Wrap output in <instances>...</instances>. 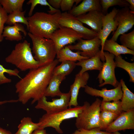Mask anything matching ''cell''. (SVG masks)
I'll return each instance as SVG.
<instances>
[{
	"label": "cell",
	"instance_id": "obj_35",
	"mask_svg": "<svg viewBox=\"0 0 134 134\" xmlns=\"http://www.w3.org/2000/svg\"><path fill=\"white\" fill-rule=\"evenodd\" d=\"M27 4L28 5L31 4V8L28 13L29 17L33 15L34 10L37 4L48 6L50 10L48 12L50 14H54L60 10L59 9H57L52 7L46 0H30L28 1Z\"/></svg>",
	"mask_w": 134,
	"mask_h": 134
},
{
	"label": "cell",
	"instance_id": "obj_28",
	"mask_svg": "<svg viewBox=\"0 0 134 134\" xmlns=\"http://www.w3.org/2000/svg\"><path fill=\"white\" fill-rule=\"evenodd\" d=\"M25 0H0V4L7 13L17 10L23 11Z\"/></svg>",
	"mask_w": 134,
	"mask_h": 134
},
{
	"label": "cell",
	"instance_id": "obj_24",
	"mask_svg": "<svg viewBox=\"0 0 134 134\" xmlns=\"http://www.w3.org/2000/svg\"><path fill=\"white\" fill-rule=\"evenodd\" d=\"M103 50L112 54L115 56L121 54H129L134 55V51L120 45L117 43L110 39H107L104 43Z\"/></svg>",
	"mask_w": 134,
	"mask_h": 134
},
{
	"label": "cell",
	"instance_id": "obj_18",
	"mask_svg": "<svg viewBox=\"0 0 134 134\" xmlns=\"http://www.w3.org/2000/svg\"><path fill=\"white\" fill-rule=\"evenodd\" d=\"M97 10L101 11L99 0H83L78 5L73 8L68 12L75 17L86 14L87 12Z\"/></svg>",
	"mask_w": 134,
	"mask_h": 134
},
{
	"label": "cell",
	"instance_id": "obj_34",
	"mask_svg": "<svg viewBox=\"0 0 134 134\" xmlns=\"http://www.w3.org/2000/svg\"><path fill=\"white\" fill-rule=\"evenodd\" d=\"M120 40L122 45L134 51V30L128 33L121 35Z\"/></svg>",
	"mask_w": 134,
	"mask_h": 134
},
{
	"label": "cell",
	"instance_id": "obj_12",
	"mask_svg": "<svg viewBox=\"0 0 134 134\" xmlns=\"http://www.w3.org/2000/svg\"><path fill=\"white\" fill-rule=\"evenodd\" d=\"M117 11V9L114 8L111 12L104 15L102 18V29L98 34L97 37L101 41L100 58L103 62L105 61L103 50L105 42L110 34L113 32V34L117 27V24L114 19Z\"/></svg>",
	"mask_w": 134,
	"mask_h": 134
},
{
	"label": "cell",
	"instance_id": "obj_10",
	"mask_svg": "<svg viewBox=\"0 0 134 134\" xmlns=\"http://www.w3.org/2000/svg\"><path fill=\"white\" fill-rule=\"evenodd\" d=\"M59 99H52L51 101L47 100L44 95L37 101L35 108L43 109L47 113H52L66 109L69 106L70 92L63 93Z\"/></svg>",
	"mask_w": 134,
	"mask_h": 134
},
{
	"label": "cell",
	"instance_id": "obj_30",
	"mask_svg": "<svg viewBox=\"0 0 134 134\" xmlns=\"http://www.w3.org/2000/svg\"><path fill=\"white\" fill-rule=\"evenodd\" d=\"M59 65L54 68L53 74L54 75H64L69 74L76 66L75 62L65 61L61 62Z\"/></svg>",
	"mask_w": 134,
	"mask_h": 134
},
{
	"label": "cell",
	"instance_id": "obj_11",
	"mask_svg": "<svg viewBox=\"0 0 134 134\" xmlns=\"http://www.w3.org/2000/svg\"><path fill=\"white\" fill-rule=\"evenodd\" d=\"M82 38V35L71 29L60 26L53 33L50 39L54 43L57 54L65 45Z\"/></svg>",
	"mask_w": 134,
	"mask_h": 134
},
{
	"label": "cell",
	"instance_id": "obj_42",
	"mask_svg": "<svg viewBox=\"0 0 134 134\" xmlns=\"http://www.w3.org/2000/svg\"><path fill=\"white\" fill-rule=\"evenodd\" d=\"M18 101V100H5L0 101V105L8 103L16 102Z\"/></svg>",
	"mask_w": 134,
	"mask_h": 134
},
{
	"label": "cell",
	"instance_id": "obj_32",
	"mask_svg": "<svg viewBox=\"0 0 134 134\" xmlns=\"http://www.w3.org/2000/svg\"><path fill=\"white\" fill-rule=\"evenodd\" d=\"M100 111L106 110L121 113L123 112L121 109L120 101H113L112 102L102 101L100 105Z\"/></svg>",
	"mask_w": 134,
	"mask_h": 134
},
{
	"label": "cell",
	"instance_id": "obj_17",
	"mask_svg": "<svg viewBox=\"0 0 134 134\" xmlns=\"http://www.w3.org/2000/svg\"><path fill=\"white\" fill-rule=\"evenodd\" d=\"M89 78V75L86 72L81 74L78 73L76 75L74 81L70 86V98L69 107L72 106H78L77 99L79 89L81 88H84L87 85Z\"/></svg>",
	"mask_w": 134,
	"mask_h": 134
},
{
	"label": "cell",
	"instance_id": "obj_4",
	"mask_svg": "<svg viewBox=\"0 0 134 134\" xmlns=\"http://www.w3.org/2000/svg\"><path fill=\"white\" fill-rule=\"evenodd\" d=\"M28 35L32 43V50L34 59L39 63L40 67L51 63L55 60L57 52L54 42L51 39H46L33 35Z\"/></svg>",
	"mask_w": 134,
	"mask_h": 134
},
{
	"label": "cell",
	"instance_id": "obj_7",
	"mask_svg": "<svg viewBox=\"0 0 134 134\" xmlns=\"http://www.w3.org/2000/svg\"><path fill=\"white\" fill-rule=\"evenodd\" d=\"M105 61L103 63L101 69L100 71L98 78L100 87L106 84H110L115 88L119 82L117 80L115 74L116 65L114 60L115 56L108 52H104Z\"/></svg>",
	"mask_w": 134,
	"mask_h": 134
},
{
	"label": "cell",
	"instance_id": "obj_14",
	"mask_svg": "<svg viewBox=\"0 0 134 134\" xmlns=\"http://www.w3.org/2000/svg\"><path fill=\"white\" fill-rule=\"evenodd\" d=\"M134 129V108L122 112L105 131L112 133L120 131Z\"/></svg>",
	"mask_w": 134,
	"mask_h": 134
},
{
	"label": "cell",
	"instance_id": "obj_9",
	"mask_svg": "<svg viewBox=\"0 0 134 134\" xmlns=\"http://www.w3.org/2000/svg\"><path fill=\"white\" fill-rule=\"evenodd\" d=\"M114 19L117 23L118 26L110 39L116 42L120 35L125 33L133 27L134 12L131 11L129 7L118 9Z\"/></svg>",
	"mask_w": 134,
	"mask_h": 134
},
{
	"label": "cell",
	"instance_id": "obj_44",
	"mask_svg": "<svg viewBox=\"0 0 134 134\" xmlns=\"http://www.w3.org/2000/svg\"><path fill=\"white\" fill-rule=\"evenodd\" d=\"M114 134H121L119 133L118 131H117L114 133H113Z\"/></svg>",
	"mask_w": 134,
	"mask_h": 134
},
{
	"label": "cell",
	"instance_id": "obj_36",
	"mask_svg": "<svg viewBox=\"0 0 134 134\" xmlns=\"http://www.w3.org/2000/svg\"><path fill=\"white\" fill-rule=\"evenodd\" d=\"M7 13L0 4V42L3 40L4 37L2 33L8 17Z\"/></svg>",
	"mask_w": 134,
	"mask_h": 134
},
{
	"label": "cell",
	"instance_id": "obj_19",
	"mask_svg": "<svg viewBox=\"0 0 134 134\" xmlns=\"http://www.w3.org/2000/svg\"><path fill=\"white\" fill-rule=\"evenodd\" d=\"M20 32L26 36L28 34L24 26L17 23L12 26L4 27L2 33V36L6 40L10 41H19L22 39V36Z\"/></svg>",
	"mask_w": 134,
	"mask_h": 134
},
{
	"label": "cell",
	"instance_id": "obj_13",
	"mask_svg": "<svg viewBox=\"0 0 134 134\" xmlns=\"http://www.w3.org/2000/svg\"><path fill=\"white\" fill-rule=\"evenodd\" d=\"M101 43V40L97 37L89 40L81 39L76 43L67 46L71 50L79 51L81 55L90 58L95 56L100 50Z\"/></svg>",
	"mask_w": 134,
	"mask_h": 134
},
{
	"label": "cell",
	"instance_id": "obj_23",
	"mask_svg": "<svg viewBox=\"0 0 134 134\" xmlns=\"http://www.w3.org/2000/svg\"><path fill=\"white\" fill-rule=\"evenodd\" d=\"M57 59L59 62L68 61L75 62L89 58L81 55L79 51L74 52L67 46L61 49L57 54Z\"/></svg>",
	"mask_w": 134,
	"mask_h": 134
},
{
	"label": "cell",
	"instance_id": "obj_22",
	"mask_svg": "<svg viewBox=\"0 0 134 134\" xmlns=\"http://www.w3.org/2000/svg\"><path fill=\"white\" fill-rule=\"evenodd\" d=\"M65 78V75H53L45 91L44 96L52 97H60L63 93L60 91L59 87Z\"/></svg>",
	"mask_w": 134,
	"mask_h": 134
},
{
	"label": "cell",
	"instance_id": "obj_25",
	"mask_svg": "<svg viewBox=\"0 0 134 134\" xmlns=\"http://www.w3.org/2000/svg\"><path fill=\"white\" fill-rule=\"evenodd\" d=\"M39 123L33 122L31 118L24 117L18 126L17 131L13 134H31L35 130L39 128Z\"/></svg>",
	"mask_w": 134,
	"mask_h": 134
},
{
	"label": "cell",
	"instance_id": "obj_39",
	"mask_svg": "<svg viewBox=\"0 0 134 134\" xmlns=\"http://www.w3.org/2000/svg\"><path fill=\"white\" fill-rule=\"evenodd\" d=\"M47 1L53 8L57 9H59L60 8L61 0H48Z\"/></svg>",
	"mask_w": 134,
	"mask_h": 134
},
{
	"label": "cell",
	"instance_id": "obj_15",
	"mask_svg": "<svg viewBox=\"0 0 134 134\" xmlns=\"http://www.w3.org/2000/svg\"><path fill=\"white\" fill-rule=\"evenodd\" d=\"M84 91L92 96L100 97L103 98L102 101H115L121 100L122 95V86L120 82L115 88L107 90L106 88L101 90L94 88L86 85L84 88Z\"/></svg>",
	"mask_w": 134,
	"mask_h": 134
},
{
	"label": "cell",
	"instance_id": "obj_33",
	"mask_svg": "<svg viewBox=\"0 0 134 134\" xmlns=\"http://www.w3.org/2000/svg\"><path fill=\"white\" fill-rule=\"evenodd\" d=\"M19 71L18 69H7L4 67L3 66L0 64V85L10 83L11 80L6 77L4 74L6 73L10 76H16L21 78L19 75Z\"/></svg>",
	"mask_w": 134,
	"mask_h": 134
},
{
	"label": "cell",
	"instance_id": "obj_5",
	"mask_svg": "<svg viewBox=\"0 0 134 134\" xmlns=\"http://www.w3.org/2000/svg\"><path fill=\"white\" fill-rule=\"evenodd\" d=\"M85 105L78 106L73 107H69L59 111L52 113H46L40 119L38 123L39 128L44 129L47 127L54 128L59 133L62 134L63 132L60 125L64 120L73 118H77L82 112Z\"/></svg>",
	"mask_w": 134,
	"mask_h": 134
},
{
	"label": "cell",
	"instance_id": "obj_27",
	"mask_svg": "<svg viewBox=\"0 0 134 134\" xmlns=\"http://www.w3.org/2000/svg\"><path fill=\"white\" fill-rule=\"evenodd\" d=\"M26 12V11L17 10L9 14L6 24L9 26H12L16 23H22L25 25L28 29V22L27 18L25 16Z\"/></svg>",
	"mask_w": 134,
	"mask_h": 134
},
{
	"label": "cell",
	"instance_id": "obj_38",
	"mask_svg": "<svg viewBox=\"0 0 134 134\" xmlns=\"http://www.w3.org/2000/svg\"><path fill=\"white\" fill-rule=\"evenodd\" d=\"M82 1L81 0H61L60 8L64 12L69 11L72 9L74 3L77 4Z\"/></svg>",
	"mask_w": 134,
	"mask_h": 134
},
{
	"label": "cell",
	"instance_id": "obj_2",
	"mask_svg": "<svg viewBox=\"0 0 134 134\" xmlns=\"http://www.w3.org/2000/svg\"><path fill=\"white\" fill-rule=\"evenodd\" d=\"M62 13L60 10L53 14L44 12H35L27 18V29L32 34L50 39L53 33L60 27L59 21Z\"/></svg>",
	"mask_w": 134,
	"mask_h": 134
},
{
	"label": "cell",
	"instance_id": "obj_3",
	"mask_svg": "<svg viewBox=\"0 0 134 134\" xmlns=\"http://www.w3.org/2000/svg\"><path fill=\"white\" fill-rule=\"evenodd\" d=\"M5 60L23 71L40 67L39 63L33 55L30 43L26 40L16 44Z\"/></svg>",
	"mask_w": 134,
	"mask_h": 134
},
{
	"label": "cell",
	"instance_id": "obj_1",
	"mask_svg": "<svg viewBox=\"0 0 134 134\" xmlns=\"http://www.w3.org/2000/svg\"><path fill=\"white\" fill-rule=\"evenodd\" d=\"M59 62L57 59H55L47 64L29 70L15 85L18 101L25 104L32 99L33 104L44 96L53 70Z\"/></svg>",
	"mask_w": 134,
	"mask_h": 134
},
{
	"label": "cell",
	"instance_id": "obj_43",
	"mask_svg": "<svg viewBox=\"0 0 134 134\" xmlns=\"http://www.w3.org/2000/svg\"><path fill=\"white\" fill-rule=\"evenodd\" d=\"M0 134H13L9 131L0 127Z\"/></svg>",
	"mask_w": 134,
	"mask_h": 134
},
{
	"label": "cell",
	"instance_id": "obj_20",
	"mask_svg": "<svg viewBox=\"0 0 134 134\" xmlns=\"http://www.w3.org/2000/svg\"><path fill=\"white\" fill-rule=\"evenodd\" d=\"M100 50L94 56L76 63V66H81L82 67L78 73L81 74L89 70H97L100 71L103 64L100 60Z\"/></svg>",
	"mask_w": 134,
	"mask_h": 134
},
{
	"label": "cell",
	"instance_id": "obj_40",
	"mask_svg": "<svg viewBox=\"0 0 134 134\" xmlns=\"http://www.w3.org/2000/svg\"><path fill=\"white\" fill-rule=\"evenodd\" d=\"M31 134H49L44 129L38 128L35 130Z\"/></svg>",
	"mask_w": 134,
	"mask_h": 134
},
{
	"label": "cell",
	"instance_id": "obj_31",
	"mask_svg": "<svg viewBox=\"0 0 134 134\" xmlns=\"http://www.w3.org/2000/svg\"><path fill=\"white\" fill-rule=\"evenodd\" d=\"M100 3L101 12L104 15L108 13V10L110 7L118 5L124 7L130 5L126 0H100Z\"/></svg>",
	"mask_w": 134,
	"mask_h": 134
},
{
	"label": "cell",
	"instance_id": "obj_6",
	"mask_svg": "<svg viewBox=\"0 0 134 134\" xmlns=\"http://www.w3.org/2000/svg\"><path fill=\"white\" fill-rule=\"evenodd\" d=\"M101 101L99 99L97 98L91 105L87 101L84 102L83 109L76 118L75 125L77 129H100V116Z\"/></svg>",
	"mask_w": 134,
	"mask_h": 134
},
{
	"label": "cell",
	"instance_id": "obj_21",
	"mask_svg": "<svg viewBox=\"0 0 134 134\" xmlns=\"http://www.w3.org/2000/svg\"><path fill=\"white\" fill-rule=\"evenodd\" d=\"M122 95L120 101L122 110L126 112L134 108V94L126 85L122 79L120 80Z\"/></svg>",
	"mask_w": 134,
	"mask_h": 134
},
{
	"label": "cell",
	"instance_id": "obj_41",
	"mask_svg": "<svg viewBox=\"0 0 134 134\" xmlns=\"http://www.w3.org/2000/svg\"><path fill=\"white\" fill-rule=\"evenodd\" d=\"M129 4V7L130 10L134 12V0H126Z\"/></svg>",
	"mask_w": 134,
	"mask_h": 134
},
{
	"label": "cell",
	"instance_id": "obj_16",
	"mask_svg": "<svg viewBox=\"0 0 134 134\" xmlns=\"http://www.w3.org/2000/svg\"><path fill=\"white\" fill-rule=\"evenodd\" d=\"M104 15L101 11L95 10L76 17L83 24L90 26L93 31L98 34L102 29V18Z\"/></svg>",
	"mask_w": 134,
	"mask_h": 134
},
{
	"label": "cell",
	"instance_id": "obj_26",
	"mask_svg": "<svg viewBox=\"0 0 134 134\" xmlns=\"http://www.w3.org/2000/svg\"><path fill=\"white\" fill-rule=\"evenodd\" d=\"M120 114L106 110L100 111V129L105 131Z\"/></svg>",
	"mask_w": 134,
	"mask_h": 134
},
{
	"label": "cell",
	"instance_id": "obj_8",
	"mask_svg": "<svg viewBox=\"0 0 134 134\" xmlns=\"http://www.w3.org/2000/svg\"><path fill=\"white\" fill-rule=\"evenodd\" d=\"M59 23L61 26L71 29L82 35L85 40L92 39L98 35V34L92 30L84 26L76 17L67 12L62 13Z\"/></svg>",
	"mask_w": 134,
	"mask_h": 134
},
{
	"label": "cell",
	"instance_id": "obj_37",
	"mask_svg": "<svg viewBox=\"0 0 134 134\" xmlns=\"http://www.w3.org/2000/svg\"><path fill=\"white\" fill-rule=\"evenodd\" d=\"M72 134H114L106 131H102L99 128H94L89 130L83 129H78Z\"/></svg>",
	"mask_w": 134,
	"mask_h": 134
},
{
	"label": "cell",
	"instance_id": "obj_29",
	"mask_svg": "<svg viewBox=\"0 0 134 134\" xmlns=\"http://www.w3.org/2000/svg\"><path fill=\"white\" fill-rule=\"evenodd\" d=\"M115 62L116 67L121 68L126 71L128 73L130 79L129 81L134 82V63H130L123 59L119 55L115 56Z\"/></svg>",
	"mask_w": 134,
	"mask_h": 134
}]
</instances>
